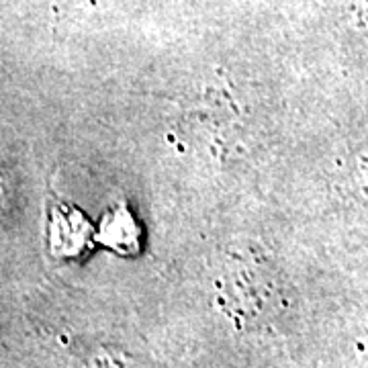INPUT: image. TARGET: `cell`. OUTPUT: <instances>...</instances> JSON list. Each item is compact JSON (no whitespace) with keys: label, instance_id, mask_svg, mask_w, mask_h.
<instances>
[{"label":"cell","instance_id":"6da1fadb","mask_svg":"<svg viewBox=\"0 0 368 368\" xmlns=\"http://www.w3.org/2000/svg\"><path fill=\"white\" fill-rule=\"evenodd\" d=\"M219 293L225 311L242 323L272 317L280 305V282L268 251L256 244H236L225 256Z\"/></svg>","mask_w":368,"mask_h":368}]
</instances>
